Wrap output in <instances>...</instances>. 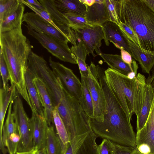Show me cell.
I'll list each match as a JSON object with an SVG mask.
<instances>
[{
    "label": "cell",
    "mask_w": 154,
    "mask_h": 154,
    "mask_svg": "<svg viewBox=\"0 0 154 154\" xmlns=\"http://www.w3.org/2000/svg\"><path fill=\"white\" fill-rule=\"evenodd\" d=\"M97 75L105 102L102 122L90 118L92 131L97 137L105 138L116 143L136 147V134L131 124L106 81L105 70L96 65Z\"/></svg>",
    "instance_id": "1"
},
{
    "label": "cell",
    "mask_w": 154,
    "mask_h": 154,
    "mask_svg": "<svg viewBox=\"0 0 154 154\" xmlns=\"http://www.w3.org/2000/svg\"><path fill=\"white\" fill-rule=\"evenodd\" d=\"M0 52L7 66L11 85L28 104L31 103L27 90L25 72L33 48L23 34L22 26L10 31L0 33Z\"/></svg>",
    "instance_id": "2"
},
{
    "label": "cell",
    "mask_w": 154,
    "mask_h": 154,
    "mask_svg": "<svg viewBox=\"0 0 154 154\" xmlns=\"http://www.w3.org/2000/svg\"><path fill=\"white\" fill-rule=\"evenodd\" d=\"M120 22L131 28L137 36L140 48L154 51V13L142 0H115Z\"/></svg>",
    "instance_id": "3"
},
{
    "label": "cell",
    "mask_w": 154,
    "mask_h": 154,
    "mask_svg": "<svg viewBox=\"0 0 154 154\" xmlns=\"http://www.w3.org/2000/svg\"><path fill=\"white\" fill-rule=\"evenodd\" d=\"M106 81L111 90L129 119L139 114L143 102L146 79L138 73L130 79L126 75L109 67L104 71Z\"/></svg>",
    "instance_id": "4"
},
{
    "label": "cell",
    "mask_w": 154,
    "mask_h": 154,
    "mask_svg": "<svg viewBox=\"0 0 154 154\" xmlns=\"http://www.w3.org/2000/svg\"><path fill=\"white\" fill-rule=\"evenodd\" d=\"M55 108L68 132L70 141L76 136L92 131L90 118L79 100L70 96L64 88L60 102Z\"/></svg>",
    "instance_id": "5"
},
{
    "label": "cell",
    "mask_w": 154,
    "mask_h": 154,
    "mask_svg": "<svg viewBox=\"0 0 154 154\" xmlns=\"http://www.w3.org/2000/svg\"><path fill=\"white\" fill-rule=\"evenodd\" d=\"M28 68L34 77L43 82L51 98L55 108L59 104L62 97L63 87L47 62L42 57L32 51L29 56Z\"/></svg>",
    "instance_id": "6"
},
{
    "label": "cell",
    "mask_w": 154,
    "mask_h": 154,
    "mask_svg": "<svg viewBox=\"0 0 154 154\" xmlns=\"http://www.w3.org/2000/svg\"><path fill=\"white\" fill-rule=\"evenodd\" d=\"M19 94L13 102V113L20 138L17 152H23L29 151L33 148V136L30 119Z\"/></svg>",
    "instance_id": "7"
},
{
    "label": "cell",
    "mask_w": 154,
    "mask_h": 154,
    "mask_svg": "<svg viewBox=\"0 0 154 154\" xmlns=\"http://www.w3.org/2000/svg\"><path fill=\"white\" fill-rule=\"evenodd\" d=\"M27 28L28 34L36 39L53 55L61 61L77 64L76 57L72 52L67 43L49 35L38 32L28 28Z\"/></svg>",
    "instance_id": "8"
},
{
    "label": "cell",
    "mask_w": 154,
    "mask_h": 154,
    "mask_svg": "<svg viewBox=\"0 0 154 154\" xmlns=\"http://www.w3.org/2000/svg\"><path fill=\"white\" fill-rule=\"evenodd\" d=\"M75 32L78 43L82 44L85 48L88 55L91 54L94 57L95 51L97 55L101 52L100 48L101 41L104 39V34L102 26H90L87 27L71 28Z\"/></svg>",
    "instance_id": "9"
},
{
    "label": "cell",
    "mask_w": 154,
    "mask_h": 154,
    "mask_svg": "<svg viewBox=\"0 0 154 154\" xmlns=\"http://www.w3.org/2000/svg\"><path fill=\"white\" fill-rule=\"evenodd\" d=\"M89 74L85 78L86 82L90 92L94 106L93 119L102 122L105 111V102L103 91L98 78L96 66L91 62L88 66Z\"/></svg>",
    "instance_id": "10"
},
{
    "label": "cell",
    "mask_w": 154,
    "mask_h": 154,
    "mask_svg": "<svg viewBox=\"0 0 154 154\" xmlns=\"http://www.w3.org/2000/svg\"><path fill=\"white\" fill-rule=\"evenodd\" d=\"M49 64L53 71L60 80L64 89L71 96L79 101L82 95V83L70 69L59 62L49 58Z\"/></svg>",
    "instance_id": "11"
},
{
    "label": "cell",
    "mask_w": 154,
    "mask_h": 154,
    "mask_svg": "<svg viewBox=\"0 0 154 154\" xmlns=\"http://www.w3.org/2000/svg\"><path fill=\"white\" fill-rule=\"evenodd\" d=\"M26 23L27 28L38 32L51 36L62 42L67 43L69 39L48 22L34 12H27L24 14L22 22Z\"/></svg>",
    "instance_id": "12"
},
{
    "label": "cell",
    "mask_w": 154,
    "mask_h": 154,
    "mask_svg": "<svg viewBox=\"0 0 154 154\" xmlns=\"http://www.w3.org/2000/svg\"><path fill=\"white\" fill-rule=\"evenodd\" d=\"M136 148L142 154H154V99L146 122L136 134Z\"/></svg>",
    "instance_id": "13"
},
{
    "label": "cell",
    "mask_w": 154,
    "mask_h": 154,
    "mask_svg": "<svg viewBox=\"0 0 154 154\" xmlns=\"http://www.w3.org/2000/svg\"><path fill=\"white\" fill-rule=\"evenodd\" d=\"M97 137L92 131L74 137L63 154H98Z\"/></svg>",
    "instance_id": "14"
},
{
    "label": "cell",
    "mask_w": 154,
    "mask_h": 154,
    "mask_svg": "<svg viewBox=\"0 0 154 154\" xmlns=\"http://www.w3.org/2000/svg\"><path fill=\"white\" fill-rule=\"evenodd\" d=\"M38 1L48 11L54 23L69 39L70 42L73 45H76L77 41L75 32L71 29L63 14L53 5L51 0H40Z\"/></svg>",
    "instance_id": "15"
},
{
    "label": "cell",
    "mask_w": 154,
    "mask_h": 154,
    "mask_svg": "<svg viewBox=\"0 0 154 154\" xmlns=\"http://www.w3.org/2000/svg\"><path fill=\"white\" fill-rule=\"evenodd\" d=\"M25 5L16 0L0 20V33L8 32L22 26Z\"/></svg>",
    "instance_id": "16"
},
{
    "label": "cell",
    "mask_w": 154,
    "mask_h": 154,
    "mask_svg": "<svg viewBox=\"0 0 154 154\" xmlns=\"http://www.w3.org/2000/svg\"><path fill=\"white\" fill-rule=\"evenodd\" d=\"M30 119L33 136V147L38 150L46 148L49 126L45 118L39 115L33 109Z\"/></svg>",
    "instance_id": "17"
},
{
    "label": "cell",
    "mask_w": 154,
    "mask_h": 154,
    "mask_svg": "<svg viewBox=\"0 0 154 154\" xmlns=\"http://www.w3.org/2000/svg\"><path fill=\"white\" fill-rule=\"evenodd\" d=\"M102 26L104 34L103 39L106 46L111 42L117 48L124 49L130 54L125 36L117 24L109 21Z\"/></svg>",
    "instance_id": "18"
},
{
    "label": "cell",
    "mask_w": 154,
    "mask_h": 154,
    "mask_svg": "<svg viewBox=\"0 0 154 154\" xmlns=\"http://www.w3.org/2000/svg\"><path fill=\"white\" fill-rule=\"evenodd\" d=\"M86 7L85 16L90 25L102 26L110 21L105 0H95L92 5Z\"/></svg>",
    "instance_id": "19"
},
{
    "label": "cell",
    "mask_w": 154,
    "mask_h": 154,
    "mask_svg": "<svg viewBox=\"0 0 154 154\" xmlns=\"http://www.w3.org/2000/svg\"><path fill=\"white\" fill-rule=\"evenodd\" d=\"M125 36L132 57L138 62L143 72L149 74L154 66V51L141 49Z\"/></svg>",
    "instance_id": "20"
},
{
    "label": "cell",
    "mask_w": 154,
    "mask_h": 154,
    "mask_svg": "<svg viewBox=\"0 0 154 154\" xmlns=\"http://www.w3.org/2000/svg\"><path fill=\"white\" fill-rule=\"evenodd\" d=\"M33 82L36 89L40 102L44 109L45 118L48 126L54 124L53 112L55 108L46 86L39 78L34 77Z\"/></svg>",
    "instance_id": "21"
},
{
    "label": "cell",
    "mask_w": 154,
    "mask_h": 154,
    "mask_svg": "<svg viewBox=\"0 0 154 154\" xmlns=\"http://www.w3.org/2000/svg\"><path fill=\"white\" fill-rule=\"evenodd\" d=\"M154 99V89L151 85H144L143 102L139 115L137 116V132L143 127L147 119Z\"/></svg>",
    "instance_id": "22"
},
{
    "label": "cell",
    "mask_w": 154,
    "mask_h": 154,
    "mask_svg": "<svg viewBox=\"0 0 154 154\" xmlns=\"http://www.w3.org/2000/svg\"><path fill=\"white\" fill-rule=\"evenodd\" d=\"M15 87L11 85L5 89L0 90V137H2V130L5 117L7 108L11 103L14 101L18 94Z\"/></svg>",
    "instance_id": "23"
},
{
    "label": "cell",
    "mask_w": 154,
    "mask_h": 154,
    "mask_svg": "<svg viewBox=\"0 0 154 154\" xmlns=\"http://www.w3.org/2000/svg\"><path fill=\"white\" fill-rule=\"evenodd\" d=\"M34 77L27 68L25 72V80L27 90L32 108L39 115L45 117L44 109L39 99L38 95L33 82Z\"/></svg>",
    "instance_id": "24"
},
{
    "label": "cell",
    "mask_w": 154,
    "mask_h": 154,
    "mask_svg": "<svg viewBox=\"0 0 154 154\" xmlns=\"http://www.w3.org/2000/svg\"><path fill=\"white\" fill-rule=\"evenodd\" d=\"M52 3L63 14L74 13L85 16L86 6L80 0H51Z\"/></svg>",
    "instance_id": "25"
},
{
    "label": "cell",
    "mask_w": 154,
    "mask_h": 154,
    "mask_svg": "<svg viewBox=\"0 0 154 154\" xmlns=\"http://www.w3.org/2000/svg\"><path fill=\"white\" fill-rule=\"evenodd\" d=\"M100 56L110 68L121 73L127 75L132 71L137 73V71L122 60L120 55L102 53Z\"/></svg>",
    "instance_id": "26"
},
{
    "label": "cell",
    "mask_w": 154,
    "mask_h": 154,
    "mask_svg": "<svg viewBox=\"0 0 154 154\" xmlns=\"http://www.w3.org/2000/svg\"><path fill=\"white\" fill-rule=\"evenodd\" d=\"M47 154H63L66 148L55 131L53 125L49 126L46 147Z\"/></svg>",
    "instance_id": "27"
},
{
    "label": "cell",
    "mask_w": 154,
    "mask_h": 154,
    "mask_svg": "<svg viewBox=\"0 0 154 154\" xmlns=\"http://www.w3.org/2000/svg\"><path fill=\"white\" fill-rule=\"evenodd\" d=\"M70 48L76 58L81 77L87 78L89 72L85 62L88 55L85 48L82 44L78 42L76 45H72Z\"/></svg>",
    "instance_id": "28"
},
{
    "label": "cell",
    "mask_w": 154,
    "mask_h": 154,
    "mask_svg": "<svg viewBox=\"0 0 154 154\" xmlns=\"http://www.w3.org/2000/svg\"><path fill=\"white\" fill-rule=\"evenodd\" d=\"M82 95L79 102L82 109L90 118H93L94 106L91 96L85 78L81 77Z\"/></svg>",
    "instance_id": "29"
},
{
    "label": "cell",
    "mask_w": 154,
    "mask_h": 154,
    "mask_svg": "<svg viewBox=\"0 0 154 154\" xmlns=\"http://www.w3.org/2000/svg\"><path fill=\"white\" fill-rule=\"evenodd\" d=\"M13 102L10 103L5 124L2 130V140L4 145L9 136L13 133L19 134L13 113Z\"/></svg>",
    "instance_id": "30"
},
{
    "label": "cell",
    "mask_w": 154,
    "mask_h": 154,
    "mask_svg": "<svg viewBox=\"0 0 154 154\" xmlns=\"http://www.w3.org/2000/svg\"><path fill=\"white\" fill-rule=\"evenodd\" d=\"M54 123L56 130L57 134L62 143L65 148H67L70 141V137L65 125L56 108L53 112Z\"/></svg>",
    "instance_id": "31"
},
{
    "label": "cell",
    "mask_w": 154,
    "mask_h": 154,
    "mask_svg": "<svg viewBox=\"0 0 154 154\" xmlns=\"http://www.w3.org/2000/svg\"><path fill=\"white\" fill-rule=\"evenodd\" d=\"M68 21L70 28L72 27H87L90 26L85 16L74 13L63 14Z\"/></svg>",
    "instance_id": "32"
},
{
    "label": "cell",
    "mask_w": 154,
    "mask_h": 154,
    "mask_svg": "<svg viewBox=\"0 0 154 154\" xmlns=\"http://www.w3.org/2000/svg\"><path fill=\"white\" fill-rule=\"evenodd\" d=\"M20 139L19 134L17 133H13L8 137L4 145L9 154H15L17 152Z\"/></svg>",
    "instance_id": "33"
},
{
    "label": "cell",
    "mask_w": 154,
    "mask_h": 154,
    "mask_svg": "<svg viewBox=\"0 0 154 154\" xmlns=\"http://www.w3.org/2000/svg\"><path fill=\"white\" fill-rule=\"evenodd\" d=\"M0 70L2 76L3 88H7L8 87V82L10 81V76L8 68L2 52L0 53Z\"/></svg>",
    "instance_id": "34"
},
{
    "label": "cell",
    "mask_w": 154,
    "mask_h": 154,
    "mask_svg": "<svg viewBox=\"0 0 154 154\" xmlns=\"http://www.w3.org/2000/svg\"><path fill=\"white\" fill-rule=\"evenodd\" d=\"M123 33L132 42L140 47L138 38L134 31L124 23L120 22L118 24Z\"/></svg>",
    "instance_id": "35"
},
{
    "label": "cell",
    "mask_w": 154,
    "mask_h": 154,
    "mask_svg": "<svg viewBox=\"0 0 154 154\" xmlns=\"http://www.w3.org/2000/svg\"><path fill=\"white\" fill-rule=\"evenodd\" d=\"M98 154H114L113 142L103 138L101 143L98 146Z\"/></svg>",
    "instance_id": "36"
},
{
    "label": "cell",
    "mask_w": 154,
    "mask_h": 154,
    "mask_svg": "<svg viewBox=\"0 0 154 154\" xmlns=\"http://www.w3.org/2000/svg\"><path fill=\"white\" fill-rule=\"evenodd\" d=\"M110 21L118 24L120 21L116 11L115 0H105Z\"/></svg>",
    "instance_id": "37"
},
{
    "label": "cell",
    "mask_w": 154,
    "mask_h": 154,
    "mask_svg": "<svg viewBox=\"0 0 154 154\" xmlns=\"http://www.w3.org/2000/svg\"><path fill=\"white\" fill-rule=\"evenodd\" d=\"M114 154H136L137 148L121 145L114 143Z\"/></svg>",
    "instance_id": "38"
},
{
    "label": "cell",
    "mask_w": 154,
    "mask_h": 154,
    "mask_svg": "<svg viewBox=\"0 0 154 154\" xmlns=\"http://www.w3.org/2000/svg\"><path fill=\"white\" fill-rule=\"evenodd\" d=\"M16 0H0V20L5 13L8 10Z\"/></svg>",
    "instance_id": "39"
},
{
    "label": "cell",
    "mask_w": 154,
    "mask_h": 154,
    "mask_svg": "<svg viewBox=\"0 0 154 154\" xmlns=\"http://www.w3.org/2000/svg\"><path fill=\"white\" fill-rule=\"evenodd\" d=\"M146 83L151 85L154 89V66L151 71L147 78L146 79Z\"/></svg>",
    "instance_id": "40"
},
{
    "label": "cell",
    "mask_w": 154,
    "mask_h": 154,
    "mask_svg": "<svg viewBox=\"0 0 154 154\" xmlns=\"http://www.w3.org/2000/svg\"><path fill=\"white\" fill-rule=\"evenodd\" d=\"M26 2L32 5L38 9L40 10H45V9L39 2L36 0H25Z\"/></svg>",
    "instance_id": "41"
},
{
    "label": "cell",
    "mask_w": 154,
    "mask_h": 154,
    "mask_svg": "<svg viewBox=\"0 0 154 154\" xmlns=\"http://www.w3.org/2000/svg\"><path fill=\"white\" fill-rule=\"evenodd\" d=\"M38 150L37 147H33L29 151L23 152H17L15 154H38Z\"/></svg>",
    "instance_id": "42"
},
{
    "label": "cell",
    "mask_w": 154,
    "mask_h": 154,
    "mask_svg": "<svg viewBox=\"0 0 154 154\" xmlns=\"http://www.w3.org/2000/svg\"><path fill=\"white\" fill-rule=\"evenodd\" d=\"M154 13V0H142Z\"/></svg>",
    "instance_id": "43"
},
{
    "label": "cell",
    "mask_w": 154,
    "mask_h": 154,
    "mask_svg": "<svg viewBox=\"0 0 154 154\" xmlns=\"http://www.w3.org/2000/svg\"><path fill=\"white\" fill-rule=\"evenodd\" d=\"M3 143L2 138L0 137V149L2 152V154H7L8 151L7 149L5 147Z\"/></svg>",
    "instance_id": "44"
},
{
    "label": "cell",
    "mask_w": 154,
    "mask_h": 154,
    "mask_svg": "<svg viewBox=\"0 0 154 154\" xmlns=\"http://www.w3.org/2000/svg\"><path fill=\"white\" fill-rule=\"evenodd\" d=\"M81 2L86 6H91L95 2V0H80Z\"/></svg>",
    "instance_id": "45"
},
{
    "label": "cell",
    "mask_w": 154,
    "mask_h": 154,
    "mask_svg": "<svg viewBox=\"0 0 154 154\" xmlns=\"http://www.w3.org/2000/svg\"><path fill=\"white\" fill-rule=\"evenodd\" d=\"M137 74V73L134 71H132L128 73L127 76L129 79H133L135 78Z\"/></svg>",
    "instance_id": "46"
},
{
    "label": "cell",
    "mask_w": 154,
    "mask_h": 154,
    "mask_svg": "<svg viewBox=\"0 0 154 154\" xmlns=\"http://www.w3.org/2000/svg\"><path fill=\"white\" fill-rule=\"evenodd\" d=\"M38 154H47L46 149L44 148L38 150Z\"/></svg>",
    "instance_id": "47"
},
{
    "label": "cell",
    "mask_w": 154,
    "mask_h": 154,
    "mask_svg": "<svg viewBox=\"0 0 154 154\" xmlns=\"http://www.w3.org/2000/svg\"><path fill=\"white\" fill-rule=\"evenodd\" d=\"M136 154H141V153H140L138 150L137 149V150H136Z\"/></svg>",
    "instance_id": "48"
}]
</instances>
